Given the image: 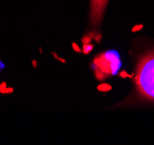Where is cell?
<instances>
[{"mask_svg":"<svg viewBox=\"0 0 154 145\" xmlns=\"http://www.w3.org/2000/svg\"><path fill=\"white\" fill-rule=\"evenodd\" d=\"M93 72L97 80H104L117 74L121 68V58L116 51H107L97 55L92 63Z\"/></svg>","mask_w":154,"mask_h":145,"instance_id":"2","label":"cell"},{"mask_svg":"<svg viewBox=\"0 0 154 145\" xmlns=\"http://www.w3.org/2000/svg\"><path fill=\"white\" fill-rule=\"evenodd\" d=\"M92 49H93L92 44H88V46H87V44H85V46H84V54H89Z\"/></svg>","mask_w":154,"mask_h":145,"instance_id":"5","label":"cell"},{"mask_svg":"<svg viewBox=\"0 0 154 145\" xmlns=\"http://www.w3.org/2000/svg\"><path fill=\"white\" fill-rule=\"evenodd\" d=\"M136 84L143 98L154 101V51L140 58L137 68Z\"/></svg>","mask_w":154,"mask_h":145,"instance_id":"1","label":"cell"},{"mask_svg":"<svg viewBox=\"0 0 154 145\" xmlns=\"http://www.w3.org/2000/svg\"><path fill=\"white\" fill-rule=\"evenodd\" d=\"M109 0H89V19L93 27H97L103 19V14Z\"/></svg>","mask_w":154,"mask_h":145,"instance_id":"3","label":"cell"},{"mask_svg":"<svg viewBox=\"0 0 154 145\" xmlns=\"http://www.w3.org/2000/svg\"><path fill=\"white\" fill-rule=\"evenodd\" d=\"M14 91L12 87H7V84L6 83H1L0 84V93L1 94H8V93H12Z\"/></svg>","mask_w":154,"mask_h":145,"instance_id":"4","label":"cell"}]
</instances>
